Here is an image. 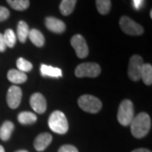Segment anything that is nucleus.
Masks as SVG:
<instances>
[{
    "instance_id": "27",
    "label": "nucleus",
    "mask_w": 152,
    "mask_h": 152,
    "mask_svg": "<svg viewBox=\"0 0 152 152\" xmlns=\"http://www.w3.org/2000/svg\"><path fill=\"white\" fill-rule=\"evenodd\" d=\"M6 44L4 39V36L2 33H0V53H4L6 50Z\"/></svg>"
},
{
    "instance_id": "18",
    "label": "nucleus",
    "mask_w": 152,
    "mask_h": 152,
    "mask_svg": "<svg viewBox=\"0 0 152 152\" xmlns=\"http://www.w3.org/2000/svg\"><path fill=\"white\" fill-rule=\"evenodd\" d=\"M77 0H63L59 5L61 14L64 16H68L73 13L75 8Z\"/></svg>"
},
{
    "instance_id": "31",
    "label": "nucleus",
    "mask_w": 152,
    "mask_h": 152,
    "mask_svg": "<svg viewBox=\"0 0 152 152\" xmlns=\"http://www.w3.org/2000/svg\"><path fill=\"white\" fill-rule=\"evenodd\" d=\"M16 152H28L27 151H18Z\"/></svg>"
},
{
    "instance_id": "24",
    "label": "nucleus",
    "mask_w": 152,
    "mask_h": 152,
    "mask_svg": "<svg viewBox=\"0 0 152 152\" xmlns=\"http://www.w3.org/2000/svg\"><path fill=\"white\" fill-rule=\"evenodd\" d=\"M16 65L17 68L19 69L18 70L21 71L23 73H26V72H29L32 69L33 66L31 62H29L26 59L23 58H18L16 62Z\"/></svg>"
},
{
    "instance_id": "11",
    "label": "nucleus",
    "mask_w": 152,
    "mask_h": 152,
    "mask_svg": "<svg viewBox=\"0 0 152 152\" xmlns=\"http://www.w3.org/2000/svg\"><path fill=\"white\" fill-rule=\"evenodd\" d=\"M45 25L49 31L57 34L64 33L66 30V25L64 22L54 17H47L45 20Z\"/></svg>"
},
{
    "instance_id": "9",
    "label": "nucleus",
    "mask_w": 152,
    "mask_h": 152,
    "mask_svg": "<svg viewBox=\"0 0 152 152\" xmlns=\"http://www.w3.org/2000/svg\"><path fill=\"white\" fill-rule=\"evenodd\" d=\"M22 98V91L20 87L17 86H12L10 87L8 92H7V103L8 106L11 109L17 108L21 102Z\"/></svg>"
},
{
    "instance_id": "28",
    "label": "nucleus",
    "mask_w": 152,
    "mask_h": 152,
    "mask_svg": "<svg viewBox=\"0 0 152 152\" xmlns=\"http://www.w3.org/2000/svg\"><path fill=\"white\" fill-rule=\"evenodd\" d=\"M133 4H134V7L136 10H139L144 4V0H133Z\"/></svg>"
},
{
    "instance_id": "5",
    "label": "nucleus",
    "mask_w": 152,
    "mask_h": 152,
    "mask_svg": "<svg viewBox=\"0 0 152 152\" xmlns=\"http://www.w3.org/2000/svg\"><path fill=\"white\" fill-rule=\"evenodd\" d=\"M101 67L96 63H84L77 66L75 75L78 78H96L101 74Z\"/></svg>"
},
{
    "instance_id": "22",
    "label": "nucleus",
    "mask_w": 152,
    "mask_h": 152,
    "mask_svg": "<svg viewBox=\"0 0 152 152\" xmlns=\"http://www.w3.org/2000/svg\"><path fill=\"white\" fill-rule=\"evenodd\" d=\"M3 36H4V42H5L6 47L10 48H14L16 43L17 40L16 35L14 32V31L12 29H7L4 31V34H3Z\"/></svg>"
},
{
    "instance_id": "12",
    "label": "nucleus",
    "mask_w": 152,
    "mask_h": 152,
    "mask_svg": "<svg viewBox=\"0 0 152 152\" xmlns=\"http://www.w3.org/2000/svg\"><path fill=\"white\" fill-rule=\"evenodd\" d=\"M53 140V136L48 133L40 134L34 141V147L37 151H43Z\"/></svg>"
},
{
    "instance_id": "4",
    "label": "nucleus",
    "mask_w": 152,
    "mask_h": 152,
    "mask_svg": "<svg viewBox=\"0 0 152 152\" xmlns=\"http://www.w3.org/2000/svg\"><path fill=\"white\" fill-rule=\"evenodd\" d=\"M80 108L89 113H97L102 107V102L97 97L91 95H83L78 100Z\"/></svg>"
},
{
    "instance_id": "14",
    "label": "nucleus",
    "mask_w": 152,
    "mask_h": 152,
    "mask_svg": "<svg viewBox=\"0 0 152 152\" xmlns=\"http://www.w3.org/2000/svg\"><path fill=\"white\" fill-rule=\"evenodd\" d=\"M41 74L44 77H53V78H59L62 77L63 72L59 68H56L50 65L42 64L41 65Z\"/></svg>"
},
{
    "instance_id": "19",
    "label": "nucleus",
    "mask_w": 152,
    "mask_h": 152,
    "mask_svg": "<svg viewBox=\"0 0 152 152\" xmlns=\"http://www.w3.org/2000/svg\"><path fill=\"white\" fill-rule=\"evenodd\" d=\"M18 120L21 124H32L37 122V117L36 114L31 112H22L19 114Z\"/></svg>"
},
{
    "instance_id": "32",
    "label": "nucleus",
    "mask_w": 152,
    "mask_h": 152,
    "mask_svg": "<svg viewBox=\"0 0 152 152\" xmlns=\"http://www.w3.org/2000/svg\"><path fill=\"white\" fill-rule=\"evenodd\" d=\"M151 15H150V16H151V18H152V10H151V13H150Z\"/></svg>"
},
{
    "instance_id": "3",
    "label": "nucleus",
    "mask_w": 152,
    "mask_h": 152,
    "mask_svg": "<svg viewBox=\"0 0 152 152\" xmlns=\"http://www.w3.org/2000/svg\"><path fill=\"white\" fill-rule=\"evenodd\" d=\"M134 118V104L130 100H124L119 105L118 111V120L123 126L130 125Z\"/></svg>"
},
{
    "instance_id": "16",
    "label": "nucleus",
    "mask_w": 152,
    "mask_h": 152,
    "mask_svg": "<svg viewBox=\"0 0 152 152\" xmlns=\"http://www.w3.org/2000/svg\"><path fill=\"white\" fill-rule=\"evenodd\" d=\"M15 125L10 121H5L0 127V139L4 141L10 140L11 134L14 131Z\"/></svg>"
},
{
    "instance_id": "15",
    "label": "nucleus",
    "mask_w": 152,
    "mask_h": 152,
    "mask_svg": "<svg viewBox=\"0 0 152 152\" xmlns=\"http://www.w3.org/2000/svg\"><path fill=\"white\" fill-rule=\"evenodd\" d=\"M28 37L30 38L31 42L37 48H42L45 44V37L42 35V33L40 31H38L37 29L31 30L29 32Z\"/></svg>"
},
{
    "instance_id": "29",
    "label": "nucleus",
    "mask_w": 152,
    "mask_h": 152,
    "mask_svg": "<svg viewBox=\"0 0 152 152\" xmlns=\"http://www.w3.org/2000/svg\"><path fill=\"white\" fill-rule=\"evenodd\" d=\"M132 152H151L148 149H145V148H140V149H136Z\"/></svg>"
},
{
    "instance_id": "25",
    "label": "nucleus",
    "mask_w": 152,
    "mask_h": 152,
    "mask_svg": "<svg viewBox=\"0 0 152 152\" xmlns=\"http://www.w3.org/2000/svg\"><path fill=\"white\" fill-rule=\"evenodd\" d=\"M10 10L4 6H0V22L6 20L10 17Z\"/></svg>"
},
{
    "instance_id": "13",
    "label": "nucleus",
    "mask_w": 152,
    "mask_h": 152,
    "mask_svg": "<svg viewBox=\"0 0 152 152\" xmlns=\"http://www.w3.org/2000/svg\"><path fill=\"white\" fill-rule=\"evenodd\" d=\"M8 80L13 84H23L27 80V75L18 69H10L7 75Z\"/></svg>"
},
{
    "instance_id": "26",
    "label": "nucleus",
    "mask_w": 152,
    "mask_h": 152,
    "mask_svg": "<svg viewBox=\"0 0 152 152\" xmlns=\"http://www.w3.org/2000/svg\"><path fill=\"white\" fill-rule=\"evenodd\" d=\"M58 152H79L77 148L71 145H64L61 146L58 150Z\"/></svg>"
},
{
    "instance_id": "21",
    "label": "nucleus",
    "mask_w": 152,
    "mask_h": 152,
    "mask_svg": "<svg viewBox=\"0 0 152 152\" xmlns=\"http://www.w3.org/2000/svg\"><path fill=\"white\" fill-rule=\"evenodd\" d=\"M12 9L17 11H24L30 6L29 0H6Z\"/></svg>"
},
{
    "instance_id": "10",
    "label": "nucleus",
    "mask_w": 152,
    "mask_h": 152,
    "mask_svg": "<svg viewBox=\"0 0 152 152\" xmlns=\"http://www.w3.org/2000/svg\"><path fill=\"white\" fill-rule=\"evenodd\" d=\"M30 104L37 113H44L47 110V101L41 93H35L31 96Z\"/></svg>"
},
{
    "instance_id": "20",
    "label": "nucleus",
    "mask_w": 152,
    "mask_h": 152,
    "mask_svg": "<svg viewBox=\"0 0 152 152\" xmlns=\"http://www.w3.org/2000/svg\"><path fill=\"white\" fill-rule=\"evenodd\" d=\"M141 79L146 86L152 84V66L150 64H144L141 69Z\"/></svg>"
},
{
    "instance_id": "2",
    "label": "nucleus",
    "mask_w": 152,
    "mask_h": 152,
    "mask_svg": "<svg viewBox=\"0 0 152 152\" xmlns=\"http://www.w3.org/2000/svg\"><path fill=\"white\" fill-rule=\"evenodd\" d=\"M50 129L58 134H64L69 130V124L64 113L61 111H54L48 119Z\"/></svg>"
},
{
    "instance_id": "23",
    "label": "nucleus",
    "mask_w": 152,
    "mask_h": 152,
    "mask_svg": "<svg viewBox=\"0 0 152 152\" xmlns=\"http://www.w3.org/2000/svg\"><path fill=\"white\" fill-rule=\"evenodd\" d=\"M96 4L98 12L103 15L108 14L112 7L111 0H96Z\"/></svg>"
},
{
    "instance_id": "6",
    "label": "nucleus",
    "mask_w": 152,
    "mask_h": 152,
    "mask_svg": "<svg viewBox=\"0 0 152 152\" xmlns=\"http://www.w3.org/2000/svg\"><path fill=\"white\" fill-rule=\"evenodd\" d=\"M119 26L121 30L127 35L140 36L144 33V28L129 17L123 16L120 18Z\"/></svg>"
},
{
    "instance_id": "1",
    "label": "nucleus",
    "mask_w": 152,
    "mask_h": 152,
    "mask_svg": "<svg viewBox=\"0 0 152 152\" xmlns=\"http://www.w3.org/2000/svg\"><path fill=\"white\" fill-rule=\"evenodd\" d=\"M151 128V117L146 113H140L134 118L130 124L131 133L134 137L141 139L148 134Z\"/></svg>"
},
{
    "instance_id": "8",
    "label": "nucleus",
    "mask_w": 152,
    "mask_h": 152,
    "mask_svg": "<svg viewBox=\"0 0 152 152\" xmlns=\"http://www.w3.org/2000/svg\"><path fill=\"white\" fill-rule=\"evenodd\" d=\"M71 46L75 51L76 55L80 58H86L89 53V48L87 46L86 39L83 37V36L77 34L75 35L71 38Z\"/></svg>"
},
{
    "instance_id": "17",
    "label": "nucleus",
    "mask_w": 152,
    "mask_h": 152,
    "mask_svg": "<svg viewBox=\"0 0 152 152\" xmlns=\"http://www.w3.org/2000/svg\"><path fill=\"white\" fill-rule=\"evenodd\" d=\"M29 32H30V30H29V26H28L26 22L20 20L18 23L16 37L19 39V41L20 42H22V43L26 42L28 36H29Z\"/></svg>"
},
{
    "instance_id": "30",
    "label": "nucleus",
    "mask_w": 152,
    "mask_h": 152,
    "mask_svg": "<svg viewBox=\"0 0 152 152\" xmlns=\"http://www.w3.org/2000/svg\"><path fill=\"white\" fill-rule=\"evenodd\" d=\"M0 152H5V151H4V148L2 146V145H0Z\"/></svg>"
},
{
    "instance_id": "7",
    "label": "nucleus",
    "mask_w": 152,
    "mask_h": 152,
    "mask_svg": "<svg viewBox=\"0 0 152 152\" xmlns=\"http://www.w3.org/2000/svg\"><path fill=\"white\" fill-rule=\"evenodd\" d=\"M144 61L140 56L134 55L131 57L128 69V75L131 80L139 81L141 79V69Z\"/></svg>"
}]
</instances>
